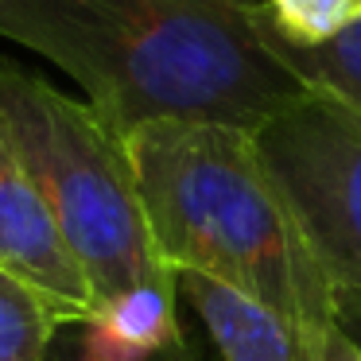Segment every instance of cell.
<instances>
[{"mask_svg": "<svg viewBox=\"0 0 361 361\" xmlns=\"http://www.w3.org/2000/svg\"><path fill=\"white\" fill-rule=\"evenodd\" d=\"M0 35L71 74L121 136L156 121L257 136L311 90L260 0H0Z\"/></svg>", "mask_w": 361, "mask_h": 361, "instance_id": "1", "label": "cell"}, {"mask_svg": "<svg viewBox=\"0 0 361 361\" xmlns=\"http://www.w3.org/2000/svg\"><path fill=\"white\" fill-rule=\"evenodd\" d=\"M125 144L171 272L226 283L314 338L342 334L334 280L257 136L229 125L156 121Z\"/></svg>", "mask_w": 361, "mask_h": 361, "instance_id": "2", "label": "cell"}, {"mask_svg": "<svg viewBox=\"0 0 361 361\" xmlns=\"http://www.w3.org/2000/svg\"><path fill=\"white\" fill-rule=\"evenodd\" d=\"M0 136L51 206L97 314L133 291L179 295L152 237L128 144L94 105L16 63H0Z\"/></svg>", "mask_w": 361, "mask_h": 361, "instance_id": "3", "label": "cell"}, {"mask_svg": "<svg viewBox=\"0 0 361 361\" xmlns=\"http://www.w3.org/2000/svg\"><path fill=\"white\" fill-rule=\"evenodd\" d=\"M330 280H361V109L307 90L257 133Z\"/></svg>", "mask_w": 361, "mask_h": 361, "instance_id": "4", "label": "cell"}, {"mask_svg": "<svg viewBox=\"0 0 361 361\" xmlns=\"http://www.w3.org/2000/svg\"><path fill=\"white\" fill-rule=\"evenodd\" d=\"M0 268L39 291L55 307L63 326H90L97 319L94 291L71 245L59 233L55 214L4 136H0Z\"/></svg>", "mask_w": 361, "mask_h": 361, "instance_id": "5", "label": "cell"}, {"mask_svg": "<svg viewBox=\"0 0 361 361\" xmlns=\"http://www.w3.org/2000/svg\"><path fill=\"white\" fill-rule=\"evenodd\" d=\"M175 283L202 319L221 361H361V350L345 334L314 338L311 330L226 283H214L198 272H175Z\"/></svg>", "mask_w": 361, "mask_h": 361, "instance_id": "6", "label": "cell"}, {"mask_svg": "<svg viewBox=\"0 0 361 361\" xmlns=\"http://www.w3.org/2000/svg\"><path fill=\"white\" fill-rule=\"evenodd\" d=\"M59 330L55 307L0 268V361H47Z\"/></svg>", "mask_w": 361, "mask_h": 361, "instance_id": "7", "label": "cell"}, {"mask_svg": "<svg viewBox=\"0 0 361 361\" xmlns=\"http://www.w3.org/2000/svg\"><path fill=\"white\" fill-rule=\"evenodd\" d=\"M276 47L307 86L326 90L361 109V24L322 47H291L280 35H276Z\"/></svg>", "mask_w": 361, "mask_h": 361, "instance_id": "8", "label": "cell"}, {"mask_svg": "<svg viewBox=\"0 0 361 361\" xmlns=\"http://www.w3.org/2000/svg\"><path fill=\"white\" fill-rule=\"evenodd\" d=\"M268 24L291 47H322L361 24V0H260Z\"/></svg>", "mask_w": 361, "mask_h": 361, "instance_id": "9", "label": "cell"}, {"mask_svg": "<svg viewBox=\"0 0 361 361\" xmlns=\"http://www.w3.org/2000/svg\"><path fill=\"white\" fill-rule=\"evenodd\" d=\"M47 361H86V353H82L78 345V334H74V326H63L55 338V345H51ZM128 361H221L218 350H202V345H195L190 338H179V342L171 345H159V350L152 353H140V357H128Z\"/></svg>", "mask_w": 361, "mask_h": 361, "instance_id": "10", "label": "cell"}, {"mask_svg": "<svg viewBox=\"0 0 361 361\" xmlns=\"http://www.w3.org/2000/svg\"><path fill=\"white\" fill-rule=\"evenodd\" d=\"M334 314H338V330L361 350V280L334 283Z\"/></svg>", "mask_w": 361, "mask_h": 361, "instance_id": "11", "label": "cell"}]
</instances>
